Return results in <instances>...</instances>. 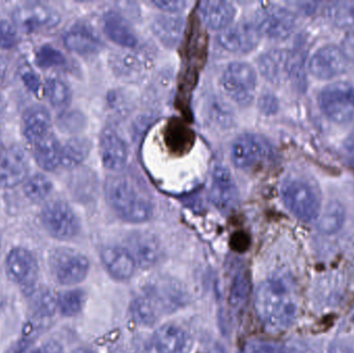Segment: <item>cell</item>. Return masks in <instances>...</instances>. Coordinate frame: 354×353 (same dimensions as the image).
Masks as SVG:
<instances>
[{"mask_svg":"<svg viewBox=\"0 0 354 353\" xmlns=\"http://www.w3.org/2000/svg\"><path fill=\"white\" fill-rule=\"evenodd\" d=\"M221 82L226 95L237 105H250L255 97L257 74L247 62L229 64L223 73Z\"/></svg>","mask_w":354,"mask_h":353,"instance_id":"5","label":"cell"},{"mask_svg":"<svg viewBox=\"0 0 354 353\" xmlns=\"http://www.w3.org/2000/svg\"><path fill=\"white\" fill-rule=\"evenodd\" d=\"M187 294L178 282L169 278H158L149 282L142 294L132 304V314L139 325H153L160 317L183 308Z\"/></svg>","mask_w":354,"mask_h":353,"instance_id":"2","label":"cell"},{"mask_svg":"<svg viewBox=\"0 0 354 353\" xmlns=\"http://www.w3.org/2000/svg\"><path fill=\"white\" fill-rule=\"evenodd\" d=\"M85 294L81 289L62 292L57 298V309L64 316L74 317L82 311Z\"/></svg>","mask_w":354,"mask_h":353,"instance_id":"33","label":"cell"},{"mask_svg":"<svg viewBox=\"0 0 354 353\" xmlns=\"http://www.w3.org/2000/svg\"><path fill=\"white\" fill-rule=\"evenodd\" d=\"M102 163L111 171H120L128 163L129 151L122 137L112 128L103 131L100 139Z\"/></svg>","mask_w":354,"mask_h":353,"instance_id":"20","label":"cell"},{"mask_svg":"<svg viewBox=\"0 0 354 353\" xmlns=\"http://www.w3.org/2000/svg\"><path fill=\"white\" fill-rule=\"evenodd\" d=\"M270 153L268 143L255 134H243L235 139L231 146L232 163L241 169H248L263 161Z\"/></svg>","mask_w":354,"mask_h":353,"instance_id":"12","label":"cell"},{"mask_svg":"<svg viewBox=\"0 0 354 353\" xmlns=\"http://www.w3.org/2000/svg\"><path fill=\"white\" fill-rule=\"evenodd\" d=\"M349 280H351V285L354 286V260L349 267Z\"/></svg>","mask_w":354,"mask_h":353,"instance_id":"50","label":"cell"},{"mask_svg":"<svg viewBox=\"0 0 354 353\" xmlns=\"http://www.w3.org/2000/svg\"><path fill=\"white\" fill-rule=\"evenodd\" d=\"M101 258L108 273L115 279H131L136 271V261L124 247H106L102 251Z\"/></svg>","mask_w":354,"mask_h":353,"instance_id":"22","label":"cell"},{"mask_svg":"<svg viewBox=\"0 0 354 353\" xmlns=\"http://www.w3.org/2000/svg\"><path fill=\"white\" fill-rule=\"evenodd\" d=\"M185 27V21L179 17L160 16L155 19L151 28L166 47L176 48L183 39Z\"/></svg>","mask_w":354,"mask_h":353,"instance_id":"27","label":"cell"},{"mask_svg":"<svg viewBox=\"0 0 354 353\" xmlns=\"http://www.w3.org/2000/svg\"><path fill=\"white\" fill-rule=\"evenodd\" d=\"M110 68L113 74L128 82L142 80L149 68L151 60L145 54L136 51H120L110 56Z\"/></svg>","mask_w":354,"mask_h":353,"instance_id":"14","label":"cell"},{"mask_svg":"<svg viewBox=\"0 0 354 353\" xmlns=\"http://www.w3.org/2000/svg\"><path fill=\"white\" fill-rule=\"evenodd\" d=\"M6 267L8 277L14 283L25 288L35 285L39 275V265L30 251L12 249L6 257Z\"/></svg>","mask_w":354,"mask_h":353,"instance_id":"15","label":"cell"},{"mask_svg":"<svg viewBox=\"0 0 354 353\" xmlns=\"http://www.w3.org/2000/svg\"><path fill=\"white\" fill-rule=\"evenodd\" d=\"M297 285L291 278L274 276L258 286L255 310L268 331L280 333L288 330L297 319Z\"/></svg>","mask_w":354,"mask_h":353,"instance_id":"1","label":"cell"},{"mask_svg":"<svg viewBox=\"0 0 354 353\" xmlns=\"http://www.w3.org/2000/svg\"><path fill=\"white\" fill-rule=\"evenodd\" d=\"M41 223L50 236L58 240H70L80 229L76 213L64 201H53L46 205L41 213Z\"/></svg>","mask_w":354,"mask_h":353,"instance_id":"11","label":"cell"},{"mask_svg":"<svg viewBox=\"0 0 354 353\" xmlns=\"http://www.w3.org/2000/svg\"><path fill=\"white\" fill-rule=\"evenodd\" d=\"M46 95L51 105L56 108L66 107L70 104L72 97L70 87L64 81L56 78L48 80L46 84Z\"/></svg>","mask_w":354,"mask_h":353,"instance_id":"35","label":"cell"},{"mask_svg":"<svg viewBox=\"0 0 354 353\" xmlns=\"http://www.w3.org/2000/svg\"><path fill=\"white\" fill-rule=\"evenodd\" d=\"M91 145L87 139L73 138L68 140L62 149V163L68 169L80 166L91 153Z\"/></svg>","mask_w":354,"mask_h":353,"instance_id":"29","label":"cell"},{"mask_svg":"<svg viewBox=\"0 0 354 353\" xmlns=\"http://www.w3.org/2000/svg\"><path fill=\"white\" fill-rule=\"evenodd\" d=\"M210 199L216 209L230 213L239 202V193L230 171L224 166L214 167L210 184Z\"/></svg>","mask_w":354,"mask_h":353,"instance_id":"16","label":"cell"},{"mask_svg":"<svg viewBox=\"0 0 354 353\" xmlns=\"http://www.w3.org/2000/svg\"><path fill=\"white\" fill-rule=\"evenodd\" d=\"M199 12L204 24L212 30H225L234 20L236 10L232 3L223 0L200 2Z\"/></svg>","mask_w":354,"mask_h":353,"instance_id":"23","label":"cell"},{"mask_svg":"<svg viewBox=\"0 0 354 353\" xmlns=\"http://www.w3.org/2000/svg\"><path fill=\"white\" fill-rule=\"evenodd\" d=\"M251 294V280L245 269H239L233 276L229 289V303L234 310H241Z\"/></svg>","mask_w":354,"mask_h":353,"instance_id":"30","label":"cell"},{"mask_svg":"<svg viewBox=\"0 0 354 353\" xmlns=\"http://www.w3.org/2000/svg\"><path fill=\"white\" fill-rule=\"evenodd\" d=\"M153 3L160 10L169 12V14L181 12L187 6V2L183 1V0H156Z\"/></svg>","mask_w":354,"mask_h":353,"instance_id":"41","label":"cell"},{"mask_svg":"<svg viewBox=\"0 0 354 353\" xmlns=\"http://www.w3.org/2000/svg\"><path fill=\"white\" fill-rule=\"evenodd\" d=\"M251 346L253 353H290L285 346L280 344L259 342V343H251Z\"/></svg>","mask_w":354,"mask_h":353,"instance_id":"42","label":"cell"},{"mask_svg":"<svg viewBox=\"0 0 354 353\" xmlns=\"http://www.w3.org/2000/svg\"><path fill=\"white\" fill-rule=\"evenodd\" d=\"M103 29L105 35L113 43L124 48H135L138 43L136 33L128 21L118 12H111L103 19Z\"/></svg>","mask_w":354,"mask_h":353,"instance_id":"24","label":"cell"},{"mask_svg":"<svg viewBox=\"0 0 354 353\" xmlns=\"http://www.w3.org/2000/svg\"><path fill=\"white\" fill-rule=\"evenodd\" d=\"M64 41L70 51L80 55L97 53L101 48L99 37L85 26L73 27L64 35Z\"/></svg>","mask_w":354,"mask_h":353,"instance_id":"26","label":"cell"},{"mask_svg":"<svg viewBox=\"0 0 354 353\" xmlns=\"http://www.w3.org/2000/svg\"><path fill=\"white\" fill-rule=\"evenodd\" d=\"M128 250L142 269L157 265L161 258V242L157 236L145 231H137L128 238Z\"/></svg>","mask_w":354,"mask_h":353,"instance_id":"18","label":"cell"},{"mask_svg":"<svg viewBox=\"0 0 354 353\" xmlns=\"http://www.w3.org/2000/svg\"><path fill=\"white\" fill-rule=\"evenodd\" d=\"M28 160L20 147H10L0 158V187L18 186L28 174Z\"/></svg>","mask_w":354,"mask_h":353,"instance_id":"19","label":"cell"},{"mask_svg":"<svg viewBox=\"0 0 354 353\" xmlns=\"http://www.w3.org/2000/svg\"><path fill=\"white\" fill-rule=\"evenodd\" d=\"M32 308L39 316L50 317L57 309V300L54 298L50 290H39L33 292Z\"/></svg>","mask_w":354,"mask_h":353,"instance_id":"38","label":"cell"},{"mask_svg":"<svg viewBox=\"0 0 354 353\" xmlns=\"http://www.w3.org/2000/svg\"><path fill=\"white\" fill-rule=\"evenodd\" d=\"M206 115L212 126L221 130H227L234 124V114L220 97H212L206 106Z\"/></svg>","mask_w":354,"mask_h":353,"instance_id":"31","label":"cell"},{"mask_svg":"<svg viewBox=\"0 0 354 353\" xmlns=\"http://www.w3.org/2000/svg\"><path fill=\"white\" fill-rule=\"evenodd\" d=\"M6 68H8V66H6V60L0 55V85L3 82L4 77H6Z\"/></svg>","mask_w":354,"mask_h":353,"instance_id":"49","label":"cell"},{"mask_svg":"<svg viewBox=\"0 0 354 353\" xmlns=\"http://www.w3.org/2000/svg\"><path fill=\"white\" fill-rule=\"evenodd\" d=\"M259 107L263 113L272 114L278 109V102L274 95H266L260 99Z\"/></svg>","mask_w":354,"mask_h":353,"instance_id":"44","label":"cell"},{"mask_svg":"<svg viewBox=\"0 0 354 353\" xmlns=\"http://www.w3.org/2000/svg\"><path fill=\"white\" fill-rule=\"evenodd\" d=\"M214 353H226L225 352V350L223 347H221L220 345L216 346V350H214Z\"/></svg>","mask_w":354,"mask_h":353,"instance_id":"54","label":"cell"},{"mask_svg":"<svg viewBox=\"0 0 354 353\" xmlns=\"http://www.w3.org/2000/svg\"><path fill=\"white\" fill-rule=\"evenodd\" d=\"M239 353H253L251 344H248L247 346H245V347L243 348V350Z\"/></svg>","mask_w":354,"mask_h":353,"instance_id":"52","label":"cell"},{"mask_svg":"<svg viewBox=\"0 0 354 353\" xmlns=\"http://www.w3.org/2000/svg\"><path fill=\"white\" fill-rule=\"evenodd\" d=\"M33 145V155L39 167L46 171L56 169L62 163V149L53 134H48Z\"/></svg>","mask_w":354,"mask_h":353,"instance_id":"28","label":"cell"},{"mask_svg":"<svg viewBox=\"0 0 354 353\" xmlns=\"http://www.w3.org/2000/svg\"><path fill=\"white\" fill-rule=\"evenodd\" d=\"M51 117L49 112L41 106L29 108L23 116V134L25 138L35 144L50 134Z\"/></svg>","mask_w":354,"mask_h":353,"instance_id":"25","label":"cell"},{"mask_svg":"<svg viewBox=\"0 0 354 353\" xmlns=\"http://www.w3.org/2000/svg\"><path fill=\"white\" fill-rule=\"evenodd\" d=\"M346 218L344 207L338 201L328 203L318 221V229L324 234H334L342 228Z\"/></svg>","mask_w":354,"mask_h":353,"instance_id":"32","label":"cell"},{"mask_svg":"<svg viewBox=\"0 0 354 353\" xmlns=\"http://www.w3.org/2000/svg\"><path fill=\"white\" fill-rule=\"evenodd\" d=\"M105 194L110 207L124 221L145 223L153 217L151 201L126 178L120 176L108 178Z\"/></svg>","mask_w":354,"mask_h":353,"instance_id":"3","label":"cell"},{"mask_svg":"<svg viewBox=\"0 0 354 353\" xmlns=\"http://www.w3.org/2000/svg\"><path fill=\"white\" fill-rule=\"evenodd\" d=\"M259 31L254 23L239 22L230 25L218 35V43L223 49L232 53H247L257 47Z\"/></svg>","mask_w":354,"mask_h":353,"instance_id":"13","label":"cell"},{"mask_svg":"<svg viewBox=\"0 0 354 353\" xmlns=\"http://www.w3.org/2000/svg\"><path fill=\"white\" fill-rule=\"evenodd\" d=\"M35 350H37V347H35L33 342L27 338H23L14 345L10 346L6 353H35Z\"/></svg>","mask_w":354,"mask_h":353,"instance_id":"43","label":"cell"},{"mask_svg":"<svg viewBox=\"0 0 354 353\" xmlns=\"http://www.w3.org/2000/svg\"><path fill=\"white\" fill-rule=\"evenodd\" d=\"M23 81H24L25 85L32 91L35 95H39V90H41V81H39V77L33 72H25L22 76Z\"/></svg>","mask_w":354,"mask_h":353,"instance_id":"45","label":"cell"},{"mask_svg":"<svg viewBox=\"0 0 354 353\" xmlns=\"http://www.w3.org/2000/svg\"><path fill=\"white\" fill-rule=\"evenodd\" d=\"M347 58L342 50L335 45H326L318 49L309 62L310 72L319 79H330L346 70Z\"/></svg>","mask_w":354,"mask_h":353,"instance_id":"17","label":"cell"},{"mask_svg":"<svg viewBox=\"0 0 354 353\" xmlns=\"http://www.w3.org/2000/svg\"><path fill=\"white\" fill-rule=\"evenodd\" d=\"M328 16L337 26L354 27V0L335 2L328 8Z\"/></svg>","mask_w":354,"mask_h":353,"instance_id":"34","label":"cell"},{"mask_svg":"<svg viewBox=\"0 0 354 353\" xmlns=\"http://www.w3.org/2000/svg\"><path fill=\"white\" fill-rule=\"evenodd\" d=\"M35 64L41 68H59L66 64V57L59 50L50 45H45L37 50Z\"/></svg>","mask_w":354,"mask_h":353,"instance_id":"37","label":"cell"},{"mask_svg":"<svg viewBox=\"0 0 354 353\" xmlns=\"http://www.w3.org/2000/svg\"><path fill=\"white\" fill-rule=\"evenodd\" d=\"M19 41L16 26L8 21H0V48L12 49Z\"/></svg>","mask_w":354,"mask_h":353,"instance_id":"39","label":"cell"},{"mask_svg":"<svg viewBox=\"0 0 354 353\" xmlns=\"http://www.w3.org/2000/svg\"><path fill=\"white\" fill-rule=\"evenodd\" d=\"M110 109L113 111L116 115L124 116L129 113L130 110V103L127 101L126 97L120 93H110L109 99Z\"/></svg>","mask_w":354,"mask_h":353,"instance_id":"40","label":"cell"},{"mask_svg":"<svg viewBox=\"0 0 354 353\" xmlns=\"http://www.w3.org/2000/svg\"><path fill=\"white\" fill-rule=\"evenodd\" d=\"M351 321H353L354 323V307H353V311H351Z\"/></svg>","mask_w":354,"mask_h":353,"instance_id":"55","label":"cell"},{"mask_svg":"<svg viewBox=\"0 0 354 353\" xmlns=\"http://www.w3.org/2000/svg\"><path fill=\"white\" fill-rule=\"evenodd\" d=\"M345 149L354 157V132L351 133L344 141Z\"/></svg>","mask_w":354,"mask_h":353,"instance_id":"48","label":"cell"},{"mask_svg":"<svg viewBox=\"0 0 354 353\" xmlns=\"http://www.w3.org/2000/svg\"><path fill=\"white\" fill-rule=\"evenodd\" d=\"M51 182L41 174L31 176L24 184L25 195L32 202L44 200L51 193Z\"/></svg>","mask_w":354,"mask_h":353,"instance_id":"36","label":"cell"},{"mask_svg":"<svg viewBox=\"0 0 354 353\" xmlns=\"http://www.w3.org/2000/svg\"><path fill=\"white\" fill-rule=\"evenodd\" d=\"M287 209L299 220L311 222L320 213V195L313 182L305 178H295L285 180L281 190Z\"/></svg>","mask_w":354,"mask_h":353,"instance_id":"4","label":"cell"},{"mask_svg":"<svg viewBox=\"0 0 354 353\" xmlns=\"http://www.w3.org/2000/svg\"><path fill=\"white\" fill-rule=\"evenodd\" d=\"M258 64L262 76L272 84H282L290 78H301L299 56L289 50H268L260 56Z\"/></svg>","mask_w":354,"mask_h":353,"instance_id":"8","label":"cell"},{"mask_svg":"<svg viewBox=\"0 0 354 353\" xmlns=\"http://www.w3.org/2000/svg\"><path fill=\"white\" fill-rule=\"evenodd\" d=\"M4 151H6V149H4L3 142H2L1 136H0V158L3 155Z\"/></svg>","mask_w":354,"mask_h":353,"instance_id":"53","label":"cell"},{"mask_svg":"<svg viewBox=\"0 0 354 353\" xmlns=\"http://www.w3.org/2000/svg\"><path fill=\"white\" fill-rule=\"evenodd\" d=\"M50 269L60 285L82 283L89 271V261L84 255L68 248H59L50 255Z\"/></svg>","mask_w":354,"mask_h":353,"instance_id":"7","label":"cell"},{"mask_svg":"<svg viewBox=\"0 0 354 353\" xmlns=\"http://www.w3.org/2000/svg\"><path fill=\"white\" fill-rule=\"evenodd\" d=\"M318 103L333 122L344 124L354 120V85L335 82L320 91Z\"/></svg>","mask_w":354,"mask_h":353,"instance_id":"6","label":"cell"},{"mask_svg":"<svg viewBox=\"0 0 354 353\" xmlns=\"http://www.w3.org/2000/svg\"><path fill=\"white\" fill-rule=\"evenodd\" d=\"M72 353H97V352H93V350H89V348L80 347V348H77V350H75L74 352H73Z\"/></svg>","mask_w":354,"mask_h":353,"instance_id":"51","label":"cell"},{"mask_svg":"<svg viewBox=\"0 0 354 353\" xmlns=\"http://www.w3.org/2000/svg\"><path fill=\"white\" fill-rule=\"evenodd\" d=\"M341 46H342L341 50H342L345 57L347 59L354 60V31L345 35Z\"/></svg>","mask_w":354,"mask_h":353,"instance_id":"46","label":"cell"},{"mask_svg":"<svg viewBox=\"0 0 354 353\" xmlns=\"http://www.w3.org/2000/svg\"><path fill=\"white\" fill-rule=\"evenodd\" d=\"M254 24L260 35L268 39H283L295 30L297 16L288 8L277 4H268L258 10Z\"/></svg>","mask_w":354,"mask_h":353,"instance_id":"9","label":"cell"},{"mask_svg":"<svg viewBox=\"0 0 354 353\" xmlns=\"http://www.w3.org/2000/svg\"><path fill=\"white\" fill-rule=\"evenodd\" d=\"M62 20L59 12L51 6L31 2L18 6L12 12L15 25L26 33L55 28Z\"/></svg>","mask_w":354,"mask_h":353,"instance_id":"10","label":"cell"},{"mask_svg":"<svg viewBox=\"0 0 354 353\" xmlns=\"http://www.w3.org/2000/svg\"><path fill=\"white\" fill-rule=\"evenodd\" d=\"M153 343L159 353H189L193 340L183 327L164 325L153 334Z\"/></svg>","mask_w":354,"mask_h":353,"instance_id":"21","label":"cell"},{"mask_svg":"<svg viewBox=\"0 0 354 353\" xmlns=\"http://www.w3.org/2000/svg\"><path fill=\"white\" fill-rule=\"evenodd\" d=\"M35 353H64V347L59 342L54 341V340H50V341L46 342L45 344L41 346V347H37Z\"/></svg>","mask_w":354,"mask_h":353,"instance_id":"47","label":"cell"}]
</instances>
